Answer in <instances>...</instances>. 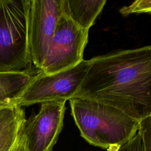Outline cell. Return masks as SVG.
Segmentation results:
<instances>
[{"mask_svg": "<svg viewBox=\"0 0 151 151\" xmlns=\"http://www.w3.org/2000/svg\"><path fill=\"white\" fill-rule=\"evenodd\" d=\"M74 97L114 107L138 121L151 115V45L89 60Z\"/></svg>", "mask_w": 151, "mask_h": 151, "instance_id": "obj_1", "label": "cell"}, {"mask_svg": "<svg viewBox=\"0 0 151 151\" xmlns=\"http://www.w3.org/2000/svg\"><path fill=\"white\" fill-rule=\"evenodd\" d=\"M81 136L90 144L109 149L135 136L139 121L111 106L80 97L69 100Z\"/></svg>", "mask_w": 151, "mask_h": 151, "instance_id": "obj_2", "label": "cell"}, {"mask_svg": "<svg viewBox=\"0 0 151 151\" xmlns=\"http://www.w3.org/2000/svg\"><path fill=\"white\" fill-rule=\"evenodd\" d=\"M28 0H0V72L35 68L27 37Z\"/></svg>", "mask_w": 151, "mask_h": 151, "instance_id": "obj_3", "label": "cell"}, {"mask_svg": "<svg viewBox=\"0 0 151 151\" xmlns=\"http://www.w3.org/2000/svg\"><path fill=\"white\" fill-rule=\"evenodd\" d=\"M89 60L52 74L40 71L18 99L20 107L54 101H67L74 97L87 72Z\"/></svg>", "mask_w": 151, "mask_h": 151, "instance_id": "obj_4", "label": "cell"}, {"mask_svg": "<svg viewBox=\"0 0 151 151\" xmlns=\"http://www.w3.org/2000/svg\"><path fill=\"white\" fill-rule=\"evenodd\" d=\"M88 31L82 29L62 12L41 68L52 74L74 67L83 60Z\"/></svg>", "mask_w": 151, "mask_h": 151, "instance_id": "obj_5", "label": "cell"}, {"mask_svg": "<svg viewBox=\"0 0 151 151\" xmlns=\"http://www.w3.org/2000/svg\"><path fill=\"white\" fill-rule=\"evenodd\" d=\"M61 14V0H28L27 37L33 67L40 70Z\"/></svg>", "mask_w": 151, "mask_h": 151, "instance_id": "obj_6", "label": "cell"}, {"mask_svg": "<svg viewBox=\"0 0 151 151\" xmlns=\"http://www.w3.org/2000/svg\"><path fill=\"white\" fill-rule=\"evenodd\" d=\"M66 101L41 103L36 114L25 120L22 131L24 151H52L63 129Z\"/></svg>", "mask_w": 151, "mask_h": 151, "instance_id": "obj_7", "label": "cell"}, {"mask_svg": "<svg viewBox=\"0 0 151 151\" xmlns=\"http://www.w3.org/2000/svg\"><path fill=\"white\" fill-rule=\"evenodd\" d=\"M24 110L17 104L0 107V151H24L22 131Z\"/></svg>", "mask_w": 151, "mask_h": 151, "instance_id": "obj_8", "label": "cell"}, {"mask_svg": "<svg viewBox=\"0 0 151 151\" xmlns=\"http://www.w3.org/2000/svg\"><path fill=\"white\" fill-rule=\"evenodd\" d=\"M40 71L32 68L24 71L0 72V107L16 104L18 99Z\"/></svg>", "mask_w": 151, "mask_h": 151, "instance_id": "obj_9", "label": "cell"}, {"mask_svg": "<svg viewBox=\"0 0 151 151\" xmlns=\"http://www.w3.org/2000/svg\"><path fill=\"white\" fill-rule=\"evenodd\" d=\"M106 3V0H61V9L76 24L88 31Z\"/></svg>", "mask_w": 151, "mask_h": 151, "instance_id": "obj_10", "label": "cell"}, {"mask_svg": "<svg viewBox=\"0 0 151 151\" xmlns=\"http://www.w3.org/2000/svg\"><path fill=\"white\" fill-rule=\"evenodd\" d=\"M120 12L123 16L133 13L151 14V0H137L127 6L120 8Z\"/></svg>", "mask_w": 151, "mask_h": 151, "instance_id": "obj_11", "label": "cell"}, {"mask_svg": "<svg viewBox=\"0 0 151 151\" xmlns=\"http://www.w3.org/2000/svg\"><path fill=\"white\" fill-rule=\"evenodd\" d=\"M107 151H145L142 137L137 133L132 138L119 146L111 147Z\"/></svg>", "mask_w": 151, "mask_h": 151, "instance_id": "obj_12", "label": "cell"}, {"mask_svg": "<svg viewBox=\"0 0 151 151\" xmlns=\"http://www.w3.org/2000/svg\"><path fill=\"white\" fill-rule=\"evenodd\" d=\"M140 135L145 151H151V115L139 121L138 132Z\"/></svg>", "mask_w": 151, "mask_h": 151, "instance_id": "obj_13", "label": "cell"}]
</instances>
